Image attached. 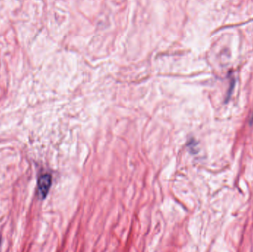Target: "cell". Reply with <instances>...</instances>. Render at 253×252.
I'll use <instances>...</instances> for the list:
<instances>
[{
	"label": "cell",
	"instance_id": "6da1fadb",
	"mask_svg": "<svg viewBox=\"0 0 253 252\" xmlns=\"http://www.w3.org/2000/svg\"><path fill=\"white\" fill-rule=\"evenodd\" d=\"M52 184V177L50 175H42L38 179V193L40 198L44 199L47 196Z\"/></svg>",
	"mask_w": 253,
	"mask_h": 252
}]
</instances>
